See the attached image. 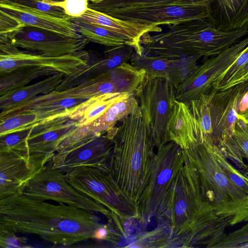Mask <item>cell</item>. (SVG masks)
<instances>
[{
    "instance_id": "cell-1",
    "label": "cell",
    "mask_w": 248,
    "mask_h": 248,
    "mask_svg": "<svg viewBox=\"0 0 248 248\" xmlns=\"http://www.w3.org/2000/svg\"><path fill=\"white\" fill-rule=\"evenodd\" d=\"M157 217L169 234L168 248H214L229 227L204 195L186 157Z\"/></svg>"
},
{
    "instance_id": "cell-2",
    "label": "cell",
    "mask_w": 248,
    "mask_h": 248,
    "mask_svg": "<svg viewBox=\"0 0 248 248\" xmlns=\"http://www.w3.org/2000/svg\"><path fill=\"white\" fill-rule=\"evenodd\" d=\"M58 203L20 192L0 199V226L66 247L94 239L96 231L103 223L94 212Z\"/></svg>"
},
{
    "instance_id": "cell-3",
    "label": "cell",
    "mask_w": 248,
    "mask_h": 248,
    "mask_svg": "<svg viewBox=\"0 0 248 248\" xmlns=\"http://www.w3.org/2000/svg\"><path fill=\"white\" fill-rule=\"evenodd\" d=\"M117 124L107 132L113 143L107 168L125 196L137 207L154 168L156 147L138 101Z\"/></svg>"
},
{
    "instance_id": "cell-4",
    "label": "cell",
    "mask_w": 248,
    "mask_h": 248,
    "mask_svg": "<svg viewBox=\"0 0 248 248\" xmlns=\"http://www.w3.org/2000/svg\"><path fill=\"white\" fill-rule=\"evenodd\" d=\"M248 35V26L231 31L217 30L208 18L169 26L165 32L145 34L142 54L167 58L216 55Z\"/></svg>"
},
{
    "instance_id": "cell-5",
    "label": "cell",
    "mask_w": 248,
    "mask_h": 248,
    "mask_svg": "<svg viewBox=\"0 0 248 248\" xmlns=\"http://www.w3.org/2000/svg\"><path fill=\"white\" fill-rule=\"evenodd\" d=\"M212 145L208 140H199L184 149L186 158L204 189L216 196L232 225L248 222V194L229 179L216 160Z\"/></svg>"
},
{
    "instance_id": "cell-6",
    "label": "cell",
    "mask_w": 248,
    "mask_h": 248,
    "mask_svg": "<svg viewBox=\"0 0 248 248\" xmlns=\"http://www.w3.org/2000/svg\"><path fill=\"white\" fill-rule=\"evenodd\" d=\"M185 159L184 149L174 141L157 149L153 171L137 203L136 219L140 223L147 224L156 217Z\"/></svg>"
},
{
    "instance_id": "cell-7",
    "label": "cell",
    "mask_w": 248,
    "mask_h": 248,
    "mask_svg": "<svg viewBox=\"0 0 248 248\" xmlns=\"http://www.w3.org/2000/svg\"><path fill=\"white\" fill-rule=\"evenodd\" d=\"M65 174L75 188L116 214L124 223L136 219L137 206L125 196L107 167L79 166L68 170Z\"/></svg>"
},
{
    "instance_id": "cell-8",
    "label": "cell",
    "mask_w": 248,
    "mask_h": 248,
    "mask_svg": "<svg viewBox=\"0 0 248 248\" xmlns=\"http://www.w3.org/2000/svg\"><path fill=\"white\" fill-rule=\"evenodd\" d=\"M19 192L34 199L53 201L100 213L108 220L118 217L102 204L78 191L69 183L65 172L49 163L33 176Z\"/></svg>"
},
{
    "instance_id": "cell-9",
    "label": "cell",
    "mask_w": 248,
    "mask_h": 248,
    "mask_svg": "<svg viewBox=\"0 0 248 248\" xmlns=\"http://www.w3.org/2000/svg\"><path fill=\"white\" fill-rule=\"evenodd\" d=\"M175 89L166 79L146 75L134 93L146 114L157 149L170 141L167 126L175 100Z\"/></svg>"
},
{
    "instance_id": "cell-10",
    "label": "cell",
    "mask_w": 248,
    "mask_h": 248,
    "mask_svg": "<svg viewBox=\"0 0 248 248\" xmlns=\"http://www.w3.org/2000/svg\"><path fill=\"white\" fill-rule=\"evenodd\" d=\"M0 41L47 56L79 53L89 42L82 36L70 37L33 26L16 28L0 34Z\"/></svg>"
},
{
    "instance_id": "cell-11",
    "label": "cell",
    "mask_w": 248,
    "mask_h": 248,
    "mask_svg": "<svg viewBox=\"0 0 248 248\" xmlns=\"http://www.w3.org/2000/svg\"><path fill=\"white\" fill-rule=\"evenodd\" d=\"M248 45V35L239 42L212 56L197 66L175 89V99L188 105L211 87L221 75Z\"/></svg>"
},
{
    "instance_id": "cell-12",
    "label": "cell",
    "mask_w": 248,
    "mask_h": 248,
    "mask_svg": "<svg viewBox=\"0 0 248 248\" xmlns=\"http://www.w3.org/2000/svg\"><path fill=\"white\" fill-rule=\"evenodd\" d=\"M211 11L209 2L195 1L184 4L116 9L104 13L122 20L159 26L209 18Z\"/></svg>"
},
{
    "instance_id": "cell-13",
    "label": "cell",
    "mask_w": 248,
    "mask_h": 248,
    "mask_svg": "<svg viewBox=\"0 0 248 248\" xmlns=\"http://www.w3.org/2000/svg\"><path fill=\"white\" fill-rule=\"evenodd\" d=\"M88 65L79 53L60 56H47L22 51L10 43L0 41V74L25 67L47 68L66 77L72 76Z\"/></svg>"
},
{
    "instance_id": "cell-14",
    "label": "cell",
    "mask_w": 248,
    "mask_h": 248,
    "mask_svg": "<svg viewBox=\"0 0 248 248\" xmlns=\"http://www.w3.org/2000/svg\"><path fill=\"white\" fill-rule=\"evenodd\" d=\"M145 76L143 69L126 63L90 77L74 87L77 93L87 99L106 93L134 94Z\"/></svg>"
},
{
    "instance_id": "cell-15",
    "label": "cell",
    "mask_w": 248,
    "mask_h": 248,
    "mask_svg": "<svg viewBox=\"0 0 248 248\" xmlns=\"http://www.w3.org/2000/svg\"><path fill=\"white\" fill-rule=\"evenodd\" d=\"M47 157L14 150L0 152V199L19 192L50 161Z\"/></svg>"
},
{
    "instance_id": "cell-16",
    "label": "cell",
    "mask_w": 248,
    "mask_h": 248,
    "mask_svg": "<svg viewBox=\"0 0 248 248\" xmlns=\"http://www.w3.org/2000/svg\"><path fill=\"white\" fill-rule=\"evenodd\" d=\"M113 147L112 140L106 132L68 150L55 153L48 163L65 173L79 166L107 167Z\"/></svg>"
},
{
    "instance_id": "cell-17",
    "label": "cell",
    "mask_w": 248,
    "mask_h": 248,
    "mask_svg": "<svg viewBox=\"0 0 248 248\" xmlns=\"http://www.w3.org/2000/svg\"><path fill=\"white\" fill-rule=\"evenodd\" d=\"M87 99L76 93L75 87L55 90L38 95L7 109L1 110L0 120L22 112H33L43 121L66 115Z\"/></svg>"
},
{
    "instance_id": "cell-18",
    "label": "cell",
    "mask_w": 248,
    "mask_h": 248,
    "mask_svg": "<svg viewBox=\"0 0 248 248\" xmlns=\"http://www.w3.org/2000/svg\"><path fill=\"white\" fill-rule=\"evenodd\" d=\"M241 83L214 93L211 102L213 133L210 142L217 146L232 136L239 120ZM214 90V89H213Z\"/></svg>"
},
{
    "instance_id": "cell-19",
    "label": "cell",
    "mask_w": 248,
    "mask_h": 248,
    "mask_svg": "<svg viewBox=\"0 0 248 248\" xmlns=\"http://www.w3.org/2000/svg\"><path fill=\"white\" fill-rule=\"evenodd\" d=\"M78 126L69 115H62L34 125L27 139V154L50 159L64 139Z\"/></svg>"
},
{
    "instance_id": "cell-20",
    "label": "cell",
    "mask_w": 248,
    "mask_h": 248,
    "mask_svg": "<svg viewBox=\"0 0 248 248\" xmlns=\"http://www.w3.org/2000/svg\"><path fill=\"white\" fill-rule=\"evenodd\" d=\"M200 58L189 57L172 59L136 53L130 63L143 69L147 77L166 79L176 88L197 66Z\"/></svg>"
},
{
    "instance_id": "cell-21",
    "label": "cell",
    "mask_w": 248,
    "mask_h": 248,
    "mask_svg": "<svg viewBox=\"0 0 248 248\" xmlns=\"http://www.w3.org/2000/svg\"><path fill=\"white\" fill-rule=\"evenodd\" d=\"M0 12L13 19L17 28L33 26L70 37L81 36L70 18H62L22 10L0 2Z\"/></svg>"
},
{
    "instance_id": "cell-22",
    "label": "cell",
    "mask_w": 248,
    "mask_h": 248,
    "mask_svg": "<svg viewBox=\"0 0 248 248\" xmlns=\"http://www.w3.org/2000/svg\"><path fill=\"white\" fill-rule=\"evenodd\" d=\"M167 132L170 141L175 142L183 149L188 148L201 137L198 124L188 105L176 100L168 124Z\"/></svg>"
},
{
    "instance_id": "cell-23",
    "label": "cell",
    "mask_w": 248,
    "mask_h": 248,
    "mask_svg": "<svg viewBox=\"0 0 248 248\" xmlns=\"http://www.w3.org/2000/svg\"><path fill=\"white\" fill-rule=\"evenodd\" d=\"M208 19L217 29L231 31L248 26V0H211Z\"/></svg>"
},
{
    "instance_id": "cell-24",
    "label": "cell",
    "mask_w": 248,
    "mask_h": 248,
    "mask_svg": "<svg viewBox=\"0 0 248 248\" xmlns=\"http://www.w3.org/2000/svg\"><path fill=\"white\" fill-rule=\"evenodd\" d=\"M65 77L62 73H57L36 83L10 91L0 95V110L9 109L38 95L58 89Z\"/></svg>"
},
{
    "instance_id": "cell-25",
    "label": "cell",
    "mask_w": 248,
    "mask_h": 248,
    "mask_svg": "<svg viewBox=\"0 0 248 248\" xmlns=\"http://www.w3.org/2000/svg\"><path fill=\"white\" fill-rule=\"evenodd\" d=\"M131 94H132L110 93L92 97L73 108L69 117L76 121L78 125L89 124L102 115L113 104Z\"/></svg>"
},
{
    "instance_id": "cell-26",
    "label": "cell",
    "mask_w": 248,
    "mask_h": 248,
    "mask_svg": "<svg viewBox=\"0 0 248 248\" xmlns=\"http://www.w3.org/2000/svg\"><path fill=\"white\" fill-rule=\"evenodd\" d=\"M217 147L238 169L248 170V165L244 161V159L248 160V124L238 121L232 136Z\"/></svg>"
},
{
    "instance_id": "cell-27",
    "label": "cell",
    "mask_w": 248,
    "mask_h": 248,
    "mask_svg": "<svg viewBox=\"0 0 248 248\" xmlns=\"http://www.w3.org/2000/svg\"><path fill=\"white\" fill-rule=\"evenodd\" d=\"M107 47L103 58L91 66L87 65V69H82L81 71L88 73L91 77L128 63L136 53L135 46L129 44Z\"/></svg>"
},
{
    "instance_id": "cell-28",
    "label": "cell",
    "mask_w": 248,
    "mask_h": 248,
    "mask_svg": "<svg viewBox=\"0 0 248 248\" xmlns=\"http://www.w3.org/2000/svg\"><path fill=\"white\" fill-rule=\"evenodd\" d=\"M137 101L135 95L132 94L113 104L102 115L89 124L92 132L96 136L106 133L131 112Z\"/></svg>"
},
{
    "instance_id": "cell-29",
    "label": "cell",
    "mask_w": 248,
    "mask_h": 248,
    "mask_svg": "<svg viewBox=\"0 0 248 248\" xmlns=\"http://www.w3.org/2000/svg\"><path fill=\"white\" fill-rule=\"evenodd\" d=\"M57 73H59L51 68L25 67L0 74V95L25 86L38 78Z\"/></svg>"
},
{
    "instance_id": "cell-30",
    "label": "cell",
    "mask_w": 248,
    "mask_h": 248,
    "mask_svg": "<svg viewBox=\"0 0 248 248\" xmlns=\"http://www.w3.org/2000/svg\"><path fill=\"white\" fill-rule=\"evenodd\" d=\"M69 19L78 33L88 41L106 46H119L124 44L133 46L124 37L107 29L87 23L78 17H71Z\"/></svg>"
},
{
    "instance_id": "cell-31",
    "label": "cell",
    "mask_w": 248,
    "mask_h": 248,
    "mask_svg": "<svg viewBox=\"0 0 248 248\" xmlns=\"http://www.w3.org/2000/svg\"><path fill=\"white\" fill-rule=\"evenodd\" d=\"M214 93V90L211 87L206 93L187 105L198 124L201 139L210 142L213 133L210 106Z\"/></svg>"
},
{
    "instance_id": "cell-32",
    "label": "cell",
    "mask_w": 248,
    "mask_h": 248,
    "mask_svg": "<svg viewBox=\"0 0 248 248\" xmlns=\"http://www.w3.org/2000/svg\"><path fill=\"white\" fill-rule=\"evenodd\" d=\"M193 0H106L95 3L89 4V7L105 13L116 9H129L155 7L164 5L184 4ZM197 2V1H196Z\"/></svg>"
},
{
    "instance_id": "cell-33",
    "label": "cell",
    "mask_w": 248,
    "mask_h": 248,
    "mask_svg": "<svg viewBox=\"0 0 248 248\" xmlns=\"http://www.w3.org/2000/svg\"><path fill=\"white\" fill-rule=\"evenodd\" d=\"M45 121L33 112H22L0 120V136L24 130Z\"/></svg>"
},
{
    "instance_id": "cell-34",
    "label": "cell",
    "mask_w": 248,
    "mask_h": 248,
    "mask_svg": "<svg viewBox=\"0 0 248 248\" xmlns=\"http://www.w3.org/2000/svg\"><path fill=\"white\" fill-rule=\"evenodd\" d=\"M213 155L229 179L237 187L248 194V170L234 167L223 155L218 147L212 145Z\"/></svg>"
},
{
    "instance_id": "cell-35",
    "label": "cell",
    "mask_w": 248,
    "mask_h": 248,
    "mask_svg": "<svg viewBox=\"0 0 248 248\" xmlns=\"http://www.w3.org/2000/svg\"><path fill=\"white\" fill-rule=\"evenodd\" d=\"M1 2L16 8L37 13L62 18H70L64 10L46 2L37 0H0Z\"/></svg>"
},
{
    "instance_id": "cell-36",
    "label": "cell",
    "mask_w": 248,
    "mask_h": 248,
    "mask_svg": "<svg viewBox=\"0 0 248 248\" xmlns=\"http://www.w3.org/2000/svg\"><path fill=\"white\" fill-rule=\"evenodd\" d=\"M248 62V45L231 64L213 82L211 88L221 91L228 88L236 77L245 68Z\"/></svg>"
},
{
    "instance_id": "cell-37",
    "label": "cell",
    "mask_w": 248,
    "mask_h": 248,
    "mask_svg": "<svg viewBox=\"0 0 248 248\" xmlns=\"http://www.w3.org/2000/svg\"><path fill=\"white\" fill-rule=\"evenodd\" d=\"M170 242L169 234L165 228L160 225L146 233L136 237L127 248H168Z\"/></svg>"
},
{
    "instance_id": "cell-38",
    "label": "cell",
    "mask_w": 248,
    "mask_h": 248,
    "mask_svg": "<svg viewBox=\"0 0 248 248\" xmlns=\"http://www.w3.org/2000/svg\"><path fill=\"white\" fill-rule=\"evenodd\" d=\"M32 127L0 136V152L14 150L27 154L26 142Z\"/></svg>"
},
{
    "instance_id": "cell-39",
    "label": "cell",
    "mask_w": 248,
    "mask_h": 248,
    "mask_svg": "<svg viewBox=\"0 0 248 248\" xmlns=\"http://www.w3.org/2000/svg\"><path fill=\"white\" fill-rule=\"evenodd\" d=\"M248 243V222L240 229L226 233L214 248H236Z\"/></svg>"
},
{
    "instance_id": "cell-40",
    "label": "cell",
    "mask_w": 248,
    "mask_h": 248,
    "mask_svg": "<svg viewBox=\"0 0 248 248\" xmlns=\"http://www.w3.org/2000/svg\"><path fill=\"white\" fill-rule=\"evenodd\" d=\"M89 0H64L58 2H46L62 8L65 14L72 18H78L83 15L89 7Z\"/></svg>"
},
{
    "instance_id": "cell-41",
    "label": "cell",
    "mask_w": 248,
    "mask_h": 248,
    "mask_svg": "<svg viewBox=\"0 0 248 248\" xmlns=\"http://www.w3.org/2000/svg\"><path fill=\"white\" fill-rule=\"evenodd\" d=\"M17 233L0 226V247L1 248L24 247L27 238L18 236Z\"/></svg>"
},
{
    "instance_id": "cell-42",
    "label": "cell",
    "mask_w": 248,
    "mask_h": 248,
    "mask_svg": "<svg viewBox=\"0 0 248 248\" xmlns=\"http://www.w3.org/2000/svg\"><path fill=\"white\" fill-rule=\"evenodd\" d=\"M248 81V62L245 68L239 73L229 85L228 88L236 84ZM227 88V89H228Z\"/></svg>"
},
{
    "instance_id": "cell-43",
    "label": "cell",
    "mask_w": 248,
    "mask_h": 248,
    "mask_svg": "<svg viewBox=\"0 0 248 248\" xmlns=\"http://www.w3.org/2000/svg\"><path fill=\"white\" fill-rule=\"evenodd\" d=\"M236 248H248V243L241 244L238 246Z\"/></svg>"
},
{
    "instance_id": "cell-44",
    "label": "cell",
    "mask_w": 248,
    "mask_h": 248,
    "mask_svg": "<svg viewBox=\"0 0 248 248\" xmlns=\"http://www.w3.org/2000/svg\"><path fill=\"white\" fill-rule=\"evenodd\" d=\"M40 0V1H45V2H50V1L58 2V1H62L64 0Z\"/></svg>"
},
{
    "instance_id": "cell-45",
    "label": "cell",
    "mask_w": 248,
    "mask_h": 248,
    "mask_svg": "<svg viewBox=\"0 0 248 248\" xmlns=\"http://www.w3.org/2000/svg\"><path fill=\"white\" fill-rule=\"evenodd\" d=\"M89 0L91 2V3H99V2L105 1L106 0Z\"/></svg>"
},
{
    "instance_id": "cell-46",
    "label": "cell",
    "mask_w": 248,
    "mask_h": 248,
    "mask_svg": "<svg viewBox=\"0 0 248 248\" xmlns=\"http://www.w3.org/2000/svg\"><path fill=\"white\" fill-rule=\"evenodd\" d=\"M195 1L200 2V1H206L209 2L211 3V0H193Z\"/></svg>"
}]
</instances>
